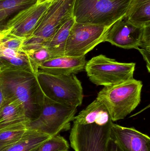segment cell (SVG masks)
Masks as SVG:
<instances>
[{"instance_id":"6da1fadb","label":"cell","mask_w":150,"mask_h":151,"mask_svg":"<svg viewBox=\"0 0 150 151\" xmlns=\"http://www.w3.org/2000/svg\"><path fill=\"white\" fill-rule=\"evenodd\" d=\"M142 82L133 79L119 84L105 86L96 99L106 106L113 122L125 119L139 105Z\"/></svg>"},{"instance_id":"7a4b0ae2","label":"cell","mask_w":150,"mask_h":151,"mask_svg":"<svg viewBox=\"0 0 150 151\" xmlns=\"http://www.w3.org/2000/svg\"><path fill=\"white\" fill-rule=\"evenodd\" d=\"M130 0H75L73 17L76 23L112 27L125 16Z\"/></svg>"},{"instance_id":"3957f363","label":"cell","mask_w":150,"mask_h":151,"mask_svg":"<svg viewBox=\"0 0 150 151\" xmlns=\"http://www.w3.org/2000/svg\"><path fill=\"white\" fill-rule=\"evenodd\" d=\"M77 111L76 106L57 103L46 97L38 116L27 123L26 129L54 136L70 129Z\"/></svg>"},{"instance_id":"277c9868","label":"cell","mask_w":150,"mask_h":151,"mask_svg":"<svg viewBox=\"0 0 150 151\" xmlns=\"http://www.w3.org/2000/svg\"><path fill=\"white\" fill-rule=\"evenodd\" d=\"M75 0H53L32 34L26 39L22 49L41 46L52 38L65 22L72 18Z\"/></svg>"},{"instance_id":"5b68a950","label":"cell","mask_w":150,"mask_h":151,"mask_svg":"<svg viewBox=\"0 0 150 151\" xmlns=\"http://www.w3.org/2000/svg\"><path fill=\"white\" fill-rule=\"evenodd\" d=\"M135 67V63H119L100 55L86 63L85 70L92 83L105 87L134 79Z\"/></svg>"},{"instance_id":"8992f818","label":"cell","mask_w":150,"mask_h":151,"mask_svg":"<svg viewBox=\"0 0 150 151\" xmlns=\"http://www.w3.org/2000/svg\"><path fill=\"white\" fill-rule=\"evenodd\" d=\"M37 78L45 87L47 97L53 101L77 107L82 105L83 88L75 74L56 75L39 70Z\"/></svg>"},{"instance_id":"52a82bcc","label":"cell","mask_w":150,"mask_h":151,"mask_svg":"<svg viewBox=\"0 0 150 151\" xmlns=\"http://www.w3.org/2000/svg\"><path fill=\"white\" fill-rule=\"evenodd\" d=\"M37 77L31 72L0 69V82L9 99L18 102L31 121L37 118L32 99L33 83Z\"/></svg>"},{"instance_id":"ba28073f","label":"cell","mask_w":150,"mask_h":151,"mask_svg":"<svg viewBox=\"0 0 150 151\" xmlns=\"http://www.w3.org/2000/svg\"><path fill=\"white\" fill-rule=\"evenodd\" d=\"M111 27L75 22L67 40L64 55L84 56L96 46L105 42Z\"/></svg>"},{"instance_id":"9c48e42d","label":"cell","mask_w":150,"mask_h":151,"mask_svg":"<svg viewBox=\"0 0 150 151\" xmlns=\"http://www.w3.org/2000/svg\"><path fill=\"white\" fill-rule=\"evenodd\" d=\"M112 124L101 126L74 123L69 137L71 148L75 151H106Z\"/></svg>"},{"instance_id":"30bf717a","label":"cell","mask_w":150,"mask_h":151,"mask_svg":"<svg viewBox=\"0 0 150 151\" xmlns=\"http://www.w3.org/2000/svg\"><path fill=\"white\" fill-rule=\"evenodd\" d=\"M144 27L132 24L123 17L111 27L105 42L122 48L137 49L141 40Z\"/></svg>"},{"instance_id":"8fae6325","label":"cell","mask_w":150,"mask_h":151,"mask_svg":"<svg viewBox=\"0 0 150 151\" xmlns=\"http://www.w3.org/2000/svg\"><path fill=\"white\" fill-rule=\"evenodd\" d=\"M51 1L37 3L21 13L4 30H10L9 36L26 38L31 36L39 24Z\"/></svg>"},{"instance_id":"7c38bea8","label":"cell","mask_w":150,"mask_h":151,"mask_svg":"<svg viewBox=\"0 0 150 151\" xmlns=\"http://www.w3.org/2000/svg\"><path fill=\"white\" fill-rule=\"evenodd\" d=\"M111 137L122 151H150V138L133 127H127L113 123Z\"/></svg>"},{"instance_id":"4fadbf2b","label":"cell","mask_w":150,"mask_h":151,"mask_svg":"<svg viewBox=\"0 0 150 151\" xmlns=\"http://www.w3.org/2000/svg\"><path fill=\"white\" fill-rule=\"evenodd\" d=\"M85 56L75 57L63 55L50 58L41 63L39 70L56 75L76 74L85 70Z\"/></svg>"},{"instance_id":"5bb4252c","label":"cell","mask_w":150,"mask_h":151,"mask_svg":"<svg viewBox=\"0 0 150 151\" xmlns=\"http://www.w3.org/2000/svg\"><path fill=\"white\" fill-rule=\"evenodd\" d=\"M73 121L81 125L95 123L101 126L113 123L107 108L97 99L75 116Z\"/></svg>"},{"instance_id":"9a60e30c","label":"cell","mask_w":150,"mask_h":151,"mask_svg":"<svg viewBox=\"0 0 150 151\" xmlns=\"http://www.w3.org/2000/svg\"><path fill=\"white\" fill-rule=\"evenodd\" d=\"M30 121L22 106L16 100L9 99L0 111V130L26 126Z\"/></svg>"},{"instance_id":"2e32d148","label":"cell","mask_w":150,"mask_h":151,"mask_svg":"<svg viewBox=\"0 0 150 151\" xmlns=\"http://www.w3.org/2000/svg\"><path fill=\"white\" fill-rule=\"evenodd\" d=\"M38 0H0V31L21 13L34 4Z\"/></svg>"},{"instance_id":"e0dca14e","label":"cell","mask_w":150,"mask_h":151,"mask_svg":"<svg viewBox=\"0 0 150 151\" xmlns=\"http://www.w3.org/2000/svg\"><path fill=\"white\" fill-rule=\"evenodd\" d=\"M124 18L137 26L150 25V0H130Z\"/></svg>"},{"instance_id":"ac0fdd59","label":"cell","mask_w":150,"mask_h":151,"mask_svg":"<svg viewBox=\"0 0 150 151\" xmlns=\"http://www.w3.org/2000/svg\"><path fill=\"white\" fill-rule=\"evenodd\" d=\"M75 22L74 17L65 22L57 30L52 38L42 45L48 50L52 58L64 55L67 40Z\"/></svg>"},{"instance_id":"d6986e66","label":"cell","mask_w":150,"mask_h":151,"mask_svg":"<svg viewBox=\"0 0 150 151\" xmlns=\"http://www.w3.org/2000/svg\"><path fill=\"white\" fill-rule=\"evenodd\" d=\"M51 137L49 135L44 133L26 129L18 142L4 151H35Z\"/></svg>"},{"instance_id":"ffe728a7","label":"cell","mask_w":150,"mask_h":151,"mask_svg":"<svg viewBox=\"0 0 150 151\" xmlns=\"http://www.w3.org/2000/svg\"><path fill=\"white\" fill-rule=\"evenodd\" d=\"M0 69L26 71L33 73L37 76L38 73L28 58L23 53L14 58H0Z\"/></svg>"},{"instance_id":"44dd1931","label":"cell","mask_w":150,"mask_h":151,"mask_svg":"<svg viewBox=\"0 0 150 151\" xmlns=\"http://www.w3.org/2000/svg\"><path fill=\"white\" fill-rule=\"evenodd\" d=\"M26 126L0 130V151H4L17 142L26 131Z\"/></svg>"},{"instance_id":"7402d4cb","label":"cell","mask_w":150,"mask_h":151,"mask_svg":"<svg viewBox=\"0 0 150 151\" xmlns=\"http://www.w3.org/2000/svg\"><path fill=\"white\" fill-rule=\"evenodd\" d=\"M22 53L28 58L38 73L39 65L45 61L52 58L48 50L43 46L23 49Z\"/></svg>"},{"instance_id":"603a6c76","label":"cell","mask_w":150,"mask_h":151,"mask_svg":"<svg viewBox=\"0 0 150 151\" xmlns=\"http://www.w3.org/2000/svg\"><path fill=\"white\" fill-rule=\"evenodd\" d=\"M69 149L68 141L58 134L48 139L35 151H68Z\"/></svg>"},{"instance_id":"cb8c5ba5","label":"cell","mask_w":150,"mask_h":151,"mask_svg":"<svg viewBox=\"0 0 150 151\" xmlns=\"http://www.w3.org/2000/svg\"><path fill=\"white\" fill-rule=\"evenodd\" d=\"M26 39L24 38L8 36L0 42V46L22 53V48Z\"/></svg>"},{"instance_id":"d4e9b609","label":"cell","mask_w":150,"mask_h":151,"mask_svg":"<svg viewBox=\"0 0 150 151\" xmlns=\"http://www.w3.org/2000/svg\"><path fill=\"white\" fill-rule=\"evenodd\" d=\"M139 48L150 50V25L144 27L141 40Z\"/></svg>"},{"instance_id":"484cf974","label":"cell","mask_w":150,"mask_h":151,"mask_svg":"<svg viewBox=\"0 0 150 151\" xmlns=\"http://www.w3.org/2000/svg\"><path fill=\"white\" fill-rule=\"evenodd\" d=\"M23 54L0 46V58H14L21 55Z\"/></svg>"},{"instance_id":"4316f807","label":"cell","mask_w":150,"mask_h":151,"mask_svg":"<svg viewBox=\"0 0 150 151\" xmlns=\"http://www.w3.org/2000/svg\"><path fill=\"white\" fill-rule=\"evenodd\" d=\"M139 50V52L142 55L144 58V61L146 62L147 64V68L148 70V72H150V50L145 49L138 48L137 49Z\"/></svg>"},{"instance_id":"83f0119b","label":"cell","mask_w":150,"mask_h":151,"mask_svg":"<svg viewBox=\"0 0 150 151\" xmlns=\"http://www.w3.org/2000/svg\"><path fill=\"white\" fill-rule=\"evenodd\" d=\"M106 151H122L118 144L112 138H109L107 145Z\"/></svg>"},{"instance_id":"f1b7e54d","label":"cell","mask_w":150,"mask_h":151,"mask_svg":"<svg viewBox=\"0 0 150 151\" xmlns=\"http://www.w3.org/2000/svg\"><path fill=\"white\" fill-rule=\"evenodd\" d=\"M9 100L6 92L0 82V111Z\"/></svg>"},{"instance_id":"f546056e","label":"cell","mask_w":150,"mask_h":151,"mask_svg":"<svg viewBox=\"0 0 150 151\" xmlns=\"http://www.w3.org/2000/svg\"><path fill=\"white\" fill-rule=\"evenodd\" d=\"M10 31L9 29L0 31V42H1L4 39L9 36Z\"/></svg>"},{"instance_id":"4dcf8cb0","label":"cell","mask_w":150,"mask_h":151,"mask_svg":"<svg viewBox=\"0 0 150 151\" xmlns=\"http://www.w3.org/2000/svg\"><path fill=\"white\" fill-rule=\"evenodd\" d=\"M48 1V0H38V3H41L44 2Z\"/></svg>"},{"instance_id":"1f68e13d","label":"cell","mask_w":150,"mask_h":151,"mask_svg":"<svg viewBox=\"0 0 150 151\" xmlns=\"http://www.w3.org/2000/svg\"><path fill=\"white\" fill-rule=\"evenodd\" d=\"M53 1V0H48V1Z\"/></svg>"},{"instance_id":"d6a6232c","label":"cell","mask_w":150,"mask_h":151,"mask_svg":"<svg viewBox=\"0 0 150 151\" xmlns=\"http://www.w3.org/2000/svg\"></svg>"}]
</instances>
